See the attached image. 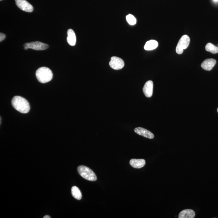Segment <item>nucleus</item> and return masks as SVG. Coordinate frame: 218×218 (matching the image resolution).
Instances as JSON below:
<instances>
[{
    "label": "nucleus",
    "instance_id": "1",
    "mask_svg": "<svg viewBox=\"0 0 218 218\" xmlns=\"http://www.w3.org/2000/svg\"><path fill=\"white\" fill-rule=\"evenodd\" d=\"M12 103L15 110L23 114H26L30 110L29 102L24 98L20 96H15L12 99Z\"/></svg>",
    "mask_w": 218,
    "mask_h": 218
},
{
    "label": "nucleus",
    "instance_id": "2",
    "mask_svg": "<svg viewBox=\"0 0 218 218\" xmlns=\"http://www.w3.org/2000/svg\"><path fill=\"white\" fill-rule=\"evenodd\" d=\"M36 76L39 82L45 83L51 80L53 75L51 70L47 67H43L36 70Z\"/></svg>",
    "mask_w": 218,
    "mask_h": 218
},
{
    "label": "nucleus",
    "instance_id": "3",
    "mask_svg": "<svg viewBox=\"0 0 218 218\" xmlns=\"http://www.w3.org/2000/svg\"><path fill=\"white\" fill-rule=\"evenodd\" d=\"M77 170L80 175L85 179L91 181L97 180V176L94 172L86 166H80L78 167Z\"/></svg>",
    "mask_w": 218,
    "mask_h": 218
},
{
    "label": "nucleus",
    "instance_id": "4",
    "mask_svg": "<svg viewBox=\"0 0 218 218\" xmlns=\"http://www.w3.org/2000/svg\"><path fill=\"white\" fill-rule=\"evenodd\" d=\"M190 43L189 36L187 35H184L182 36L179 40L177 47L176 51L177 54H181L184 52V50L188 48Z\"/></svg>",
    "mask_w": 218,
    "mask_h": 218
},
{
    "label": "nucleus",
    "instance_id": "5",
    "mask_svg": "<svg viewBox=\"0 0 218 218\" xmlns=\"http://www.w3.org/2000/svg\"><path fill=\"white\" fill-rule=\"evenodd\" d=\"M24 49L28 50L31 49L37 51H42L47 49L48 48V44L40 42L39 41L33 42L29 43H25L24 45Z\"/></svg>",
    "mask_w": 218,
    "mask_h": 218
},
{
    "label": "nucleus",
    "instance_id": "6",
    "mask_svg": "<svg viewBox=\"0 0 218 218\" xmlns=\"http://www.w3.org/2000/svg\"><path fill=\"white\" fill-rule=\"evenodd\" d=\"M109 65L113 69L119 70L123 68L124 66V62L121 58L113 56L111 58V60L109 63Z\"/></svg>",
    "mask_w": 218,
    "mask_h": 218
},
{
    "label": "nucleus",
    "instance_id": "7",
    "mask_svg": "<svg viewBox=\"0 0 218 218\" xmlns=\"http://www.w3.org/2000/svg\"><path fill=\"white\" fill-rule=\"evenodd\" d=\"M15 1L17 6L22 10L27 12H33V6L26 0H15Z\"/></svg>",
    "mask_w": 218,
    "mask_h": 218
},
{
    "label": "nucleus",
    "instance_id": "8",
    "mask_svg": "<svg viewBox=\"0 0 218 218\" xmlns=\"http://www.w3.org/2000/svg\"><path fill=\"white\" fill-rule=\"evenodd\" d=\"M134 131L138 135L149 139H153L154 138V135L152 132L142 127H137L134 129Z\"/></svg>",
    "mask_w": 218,
    "mask_h": 218
},
{
    "label": "nucleus",
    "instance_id": "9",
    "mask_svg": "<svg viewBox=\"0 0 218 218\" xmlns=\"http://www.w3.org/2000/svg\"><path fill=\"white\" fill-rule=\"evenodd\" d=\"M153 82L152 80L148 81L145 83L143 91L147 97H151L153 95Z\"/></svg>",
    "mask_w": 218,
    "mask_h": 218
},
{
    "label": "nucleus",
    "instance_id": "10",
    "mask_svg": "<svg viewBox=\"0 0 218 218\" xmlns=\"http://www.w3.org/2000/svg\"><path fill=\"white\" fill-rule=\"evenodd\" d=\"M216 62V60L214 59H208L202 63L201 67L205 70L210 71L214 67Z\"/></svg>",
    "mask_w": 218,
    "mask_h": 218
},
{
    "label": "nucleus",
    "instance_id": "11",
    "mask_svg": "<svg viewBox=\"0 0 218 218\" xmlns=\"http://www.w3.org/2000/svg\"><path fill=\"white\" fill-rule=\"evenodd\" d=\"M130 164L135 169H141L144 167L145 161L143 159H132L130 161Z\"/></svg>",
    "mask_w": 218,
    "mask_h": 218
},
{
    "label": "nucleus",
    "instance_id": "12",
    "mask_svg": "<svg viewBox=\"0 0 218 218\" xmlns=\"http://www.w3.org/2000/svg\"><path fill=\"white\" fill-rule=\"evenodd\" d=\"M67 42L70 45L73 46L76 43V36L75 32L72 29H69L67 32Z\"/></svg>",
    "mask_w": 218,
    "mask_h": 218
},
{
    "label": "nucleus",
    "instance_id": "13",
    "mask_svg": "<svg viewBox=\"0 0 218 218\" xmlns=\"http://www.w3.org/2000/svg\"><path fill=\"white\" fill-rule=\"evenodd\" d=\"M195 212L191 209H185L181 211L179 215V218H194Z\"/></svg>",
    "mask_w": 218,
    "mask_h": 218
},
{
    "label": "nucleus",
    "instance_id": "14",
    "mask_svg": "<svg viewBox=\"0 0 218 218\" xmlns=\"http://www.w3.org/2000/svg\"><path fill=\"white\" fill-rule=\"evenodd\" d=\"M158 43L157 41L154 40H149L145 43L144 48L146 51H151L157 48Z\"/></svg>",
    "mask_w": 218,
    "mask_h": 218
},
{
    "label": "nucleus",
    "instance_id": "15",
    "mask_svg": "<svg viewBox=\"0 0 218 218\" xmlns=\"http://www.w3.org/2000/svg\"><path fill=\"white\" fill-rule=\"evenodd\" d=\"M71 192H72V194L73 197L75 199L78 200H80L82 199V195L81 192L79 189L77 187L74 186L72 187V189H71Z\"/></svg>",
    "mask_w": 218,
    "mask_h": 218
},
{
    "label": "nucleus",
    "instance_id": "16",
    "mask_svg": "<svg viewBox=\"0 0 218 218\" xmlns=\"http://www.w3.org/2000/svg\"><path fill=\"white\" fill-rule=\"evenodd\" d=\"M205 49L206 51L210 52L212 54H216L218 53V47L211 43H208L206 44Z\"/></svg>",
    "mask_w": 218,
    "mask_h": 218
},
{
    "label": "nucleus",
    "instance_id": "17",
    "mask_svg": "<svg viewBox=\"0 0 218 218\" xmlns=\"http://www.w3.org/2000/svg\"><path fill=\"white\" fill-rule=\"evenodd\" d=\"M126 19L127 22L130 25H134L136 23L137 20L136 18H135L133 15L131 14L127 15Z\"/></svg>",
    "mask_w": 218,
    "mask_h": 218
},
{
    "label": "nucleus",
    "instance_id": "18",
    "mask_svg": "<svg viewBox=\"0 0 218 218\" xmlns=\"http://www.w3.org/2000/svg\"><path fill=\"white\" fill-rule=\"evenodd\" d=\"M5 34L3 33H1L0 34V41H2L5 39Z\"/></svg>",
    "mask_w": 218,
    "mask_h": 218
},
{
    "label": "nucleus",
    "instance_id": "19",
    "mask_svg": "<svg viewBox=\"0 0 218 218\" xmlns=\"http://www.w3.org/2000/svg\"><path fill=\"white\" fill-rule=\"evenodd\" d=\"M44 218H51V216H48V215H46L43 217Z\"/></svg>",
    "mask_w": 218,
    "mask_h": 218
},
{
    "label": "nucleus",
    "instance_id": "20",
    "mask_svg": "<svg viewBox=\"0 0 218 218\" xmlns=\"http://www.w3.org/2000/svg\"><path fill=\"white\" fill-rule=\"evenodd\" d=\"M214 1H215V2H218V0H213Z\"/></svg>",
    "mask_w": 218,
    "mask_h": 218
},
{
    "label": "nucleus",
    "instance_id": "21",
    "mask_svg": "<svg viewBox=\"0 0 218 218\" xmlns=\"http://www.w3.org/2000/svg\"><path fill=\"white\" fill-rule=\"evenodd\" d=\"M217 112H218V108L217 109Z\"/></svg>",
    "mask_w": 218,
    "mask_h": 218
},
{
    "label": "nucleus",
    "instance_id": "22",
    "mask_svg": "<svg viewBox=\"0 0 218 218\" xmlns=\"http://www.w3.org/2000/svg\"><path fill=\"white\" fill-rule=\"evenodd\" d=\"M1 1H2V0H1Z\"/></svg>",
    "mask_w": 218,
    "mask_h": 218
}]
</instances>
